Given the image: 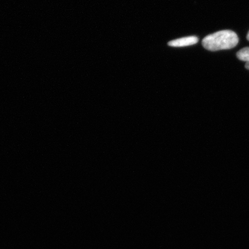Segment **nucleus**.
<instances>
[{"label": "nucleus", "mask_w": 249, "mask_h": 249, "mask_svg": "<svg viewBox=\"0 0 249 249\" xmlns=\"http://www.w3.org/2000/svg\"><path fill=\"white\" fill-rule=\"evenodd\" d=\"M198 40L199 39L197 36H187L184 37V38L171 40V41L168 43V45L171 47H176V48L188 46L196 44L198 43Z\"/></svg>", "instance_id": "2"}, {"label": "nucleus", "mask_w": 249, "mask_h": 249, "mask_svg": "<svg viewBox=\"0 0 249 249\" xmlns=\"http://www.w3.org/2000/svg\"><path fill=\"white\" fill-rule=\"evenodd\" d=\"M238 42V36L235 32L223 30L205 36L202 45L208 51L214 52L235 48Z\"/></svg>", "instance_id": "1"}, {"label": "nucleus", "mask_w": 249, "mask_h": 249, "mask_svg": "<svg viewBox=\"0 0 249 249\" xmlns=\"http://www.w3.org/2000/svg\"><path fill=\"white\" fill-rule=\"evenodd\" d=\"M247 39H248V40H249V32H248V35H247Z\"/></svg>", "instance_id": "5"}, {"label": "nucleus", "mask_w": 249, "mask_h": 249, "mask_svg": "<svg viewBox=\"0 0 249 249\" xmlns=\"http://www.w3.org/2000/svg\"><path fill=\"white\" fill-rule=\"evenodd\" d=\"M245 68H247V70H249V62H248L246 64Z\"/></svg>", "instance_id": "4"}, {"label": "nucleus", "mask_w": 249, "mask_h": 249, "mask_svg": "<svg viewBox=\"0 0 249 249\" xmlns=\"http://www.w3.org/2000/svg\"><path fill=\"white\" fill-rule=\"evenodd\" d=\"M236 57L239 60L249 62V47L240 50L236 53Z\"/></svg>", "instance_id": "3"}]
</instances>
